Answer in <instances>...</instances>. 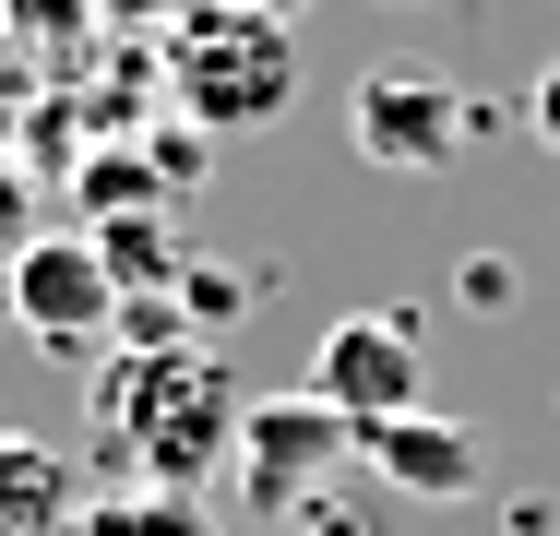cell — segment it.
Segmentation results:
<instances>
[{
  "label": "cell",
  "mask_w": 560,
  "mask_h": 536,
  "mask_svg": "<svg viewBox=\"0 0 560 536\" xmlns=\"http://www.w3.org/2000/svg\"><path fill=\"white\" fill-rule=\"evenodd\" d=\"M72 536H226V525L203 501H179V489H108V501H84Z\"/></svg>",
  "instance_id": "9"
},
{
  "label": "cell",
  "mask_w": 560,
  "mask_h": 536,
  "mask_svg": "<svg viewBox=\"0 0 560 536\" xmlns=\"http://www.w3.org/2000/svg\"><path fill=\"white\" fill-rule=\"evenodd\" d=\"M358 453H370L382 489H406V501H465V489H477V429H465V418H430V406L394 418V429H370Z\"/></svg>",
  "instance_id": "7"
},
{
  "label": "cell",
  "mask_w": 560,
  "mask_h": 536,
  "mask_svg": "<svg viewBox=\"0 0 560 536\" xmlns=\"http://www.w3.org/2000/svg\"><path fill=\"white\" fill-rule=\"evenodd\" d=\"M84 525V465L36 429H0V536H72Z\"/></svg>",
  "instance_id": "8"
},
{
  "label": "cell",
  "mask_w": 560,
  "mask_h": 536,
  "mask_svg": "<svg viewBox=\"0 0 560 536\" xmlns=\"http://www.w3.org/2000/svg\"><path fill=\"white\" fill-rule=\"evenodd\" d=\"M226 12H262V24H299L311 0H226Z\"/></svg>",
  "instance_id": "12"
},
{
  "label": "cell",
  "mask_w": 560,
  "mask_h": 536,
  "mask_svg": "<svg viewBox=\"0 0 560 536\" xmlns=\"http://www.w3.org/2000/svg\"><path fill=\"white\" fill-rule=\"evenodd\" d=\"M346 131H358V155L370 167H394V179H430L453 167V143L477 131V107L453 96L442 60H382V72H358V96H346Z\"/></svg>",
  "instance_id": "3"
},
{
  "label": "cell",
  "mask_w": 560,
  "mask_h": 536,
  "mask_svg": "<svg viewBox=\"0 0 560 536\" xmlns=\"http://www.w3.org/2000/svg\"><path fill=\"white\" fill-rule=\"evenodd\" d=\"M0 275H12V322H24L48 358H84V346L119 322V275H108L96 238H24Z\"/></svg>",
  "instance_id": "6"
},
{
  "label": "cell",
  "mask_w": 560,
  "mask_h": 536,
  "mask_svg": "<svg viewBox=\"0 0 560 536\" xmlns=\"http://www.w3.org/2000/svg\"><path fill=\"white\" fill-rule=\"evenodd\" d=\"M418 382H430L418 322H394V311H358V322H335V334L311 346V394H323L358 441L394 429V418H418Z\"/></svg>",
  "instance_id": "5"
},
{
  "label": "cell",
  "mask_w": 560,
  "mask_h": 536,
  "mask_svg": "<svg viewBox=\"0 0 560 536\" xmlns=\"http://www.w3.org/2000/svg\"><path fill=\"white\" fill-rule=\"evenodd\" d=\"M238 382L203 334H143L131 358L96 370V453L131 465V489H203L215 465H238Z\"/></svg>",
  "instance_id": "1"
},
{
  "label": "cell",
  "mask_w": 560,
  "mask_h": 536,
  "mask_svg": "<svg viewBox=\"0 0 560 536\" xmlns=\"http://www.w3.org/2000/svg\"><path fill=\"white\" fill-rule=\"evenodd\" d=\"M525 131L560 155V60H537V84H525Z\"/></svg>",
  "instance_id": "11"
},
{
  "label": "cell",
  "mask_w": 560,
  "mask_h": 536,
  "mask_svg": "<svg viewBox=\"0 0 560 536\" xmlns=\"http://www.w3.org/2000/svg\"><path fill=\"white\" fill-rule=\"evenodd\" d=\"M167 72H179V107H191L203 131H262V119H287V96H299V48H287V24L226 12V0L203 12V24H179Z\"/></svg>",
  "instance_id": "2"
},
{
  "label": "cell",
  "mask_w": 560,
  "mask_h": 536,
  "mask_svg": "<svg viewBox=\"0 0 560 536\" xmlns=\"http://www.w3.org/2000/svg\"><path fill=\"white\" fill-rule=\"evenodd\" d=\"M335 453H358V429L299 382V394H262V406L238 418V465H226V477H238L250 513H311V489L335 477Z\"/></svg>",
  "instance_id": "4"
},
{
  "label": "cell",
  "mask_w": 560,
  "mask_h": 536,
  "mask_svg": "<svg viewBox=\"0 0 560 536\" xmlns=\"http://www.w3.org/2000/svg\"><path fill=\"white\" fill-rule=\"evenodd\" d=\"M84 238H96V250H108V275H119V299H131V287H155V275H179V250H167V238H155V226H143V214H108V226H84Z\"/></svg>",
  "instance_id": "10"
}]
</instances>
